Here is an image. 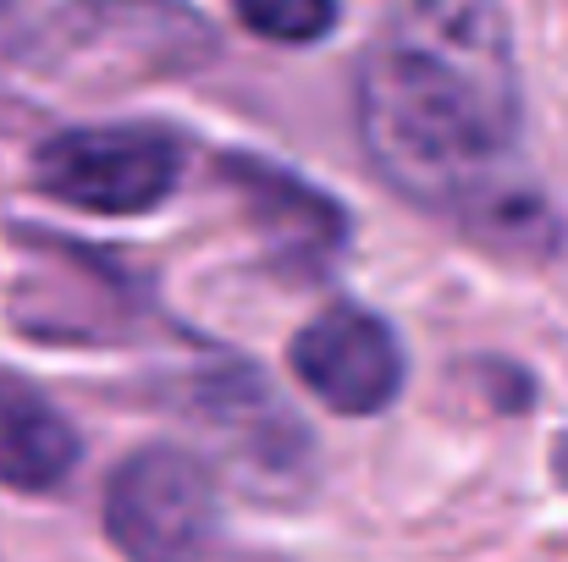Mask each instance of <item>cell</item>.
<instances>
[{
    "mask_svg": "<svg viewBox=\"0 0 568 562\" xmlns=\"http://www.w3.org/2000/svg\"><path fill=\"white\" fill-rule=\"evenodd\" d=\"M359 139L403 198L497 248H541L552 215L525 183V94L503 0H386L359 67Z\"/></svg>",
    "mask_w": 568,
    "mask_h": 562,
    "instance_id": "cell-1",
    "label": "cell"
},
{
    "mask_svg": "<svg viewBox=\"0 0 568 562\" xmlns=\"http://www.w3.org/2000/svg\"><path fill=\"white\" fill-rule=\"evenodd\" d=\"M105 535L128 562H204L221 535V491L204 458L155 441L105 480Z\"/></svg>",
    "mask_w": 568,
    "mask_h": 562,
    "instance_id": "cell-2",
    "label": "cell"
},
{
    "mask_svg": "<svg viewBox=\"0 0 568 562\" xmlns=\"http://www.w3.org/2000/svg\"><path fill=\"white\" fill-rule=\"evenodd\" d=\"M33 183L72 210L144 215L183 183V139L155 122L61 127L33 150Z\"/></svg>",
    "mask_w": 568,
    "mask_h": 562,
    "instance_id": "cell-3",
    "label": "cell"
},
{
    "mask_svg": "<svg viewBox=\"0 0 568 562\" xmlns=\"http://www.w3.org/2000/svg\"><path fill=\"white\" fill-rule=\"evenodd\" d=\"M293 375L304 380V391H315L332 413H381L397 402L403 391V343L397 331L365 304H332L321 309L287 348Z\"/></svg>",
    "mask_w": 568,
    "mask_h": 562,
    "instance_id": "cell-4",
    "label": "cell"
},
{
    "mask_svg": "<svg viewBox=\"0 0 568 562\" xmlns=\"http://www.w3.org/2000/svg\"><path fill=\"white\" fill-rule=\"evenodd\" d=\"M221 183L248 210V226L260 232L265 254L293 270H321L348 243V210L304 183L293 166L260 161V155H221Z\"/></svg>",
    "mask_w": 568,
    "mask_h": 562,
    "instance_id": "cell-5",
    "label": "cell"
},
{
    "mask_svg": "<svg viewBox=\"0 0 568 562\" xmlns=\"http://www.w3.org/2000/svg\"><path fill=\"white\" fill-rule=\"evenodd\" d=\"M199 419L215 430L221 452L248 486L282 491L287 480L310 474V430L248 365H232L199 386Z\"/></svg>",
    "mask_w": 568,
    "mask_h": 562,
    "instance_id": "cell-6",
    "label": "cell"
},
{
    "mask_svg": "<svg viewBox=\"0 0 568 562\" xmlns=\"http://www.w3.org/2000/svg\"><path fill=\"white\" fill-rule=\"evenodd\" d=\"M83 441L72 419L22 375L0 370V486L22 497H44L72 480Z\"/></svg>",
    "mask_w": 568,
    "mask_h": 562,
    "instance_id": "cell-7",
    "label": "cell"
},
{
    "mask_svg": "<svg viewBox=\"0 0 568 562\" xmlns=\"http://www.w3.org/2000/svg\"><path fill=\"white\" fill-rule=\"evenodd\" d=\"M232 11L248 33L276 39V44H315L343 17L337 0H232Z\"/></svg>",
    "mask_w": 568,
    "mask_h": 562,
    "instance_id": "cell-8",
    "label": "cell"
}]
</instances>
